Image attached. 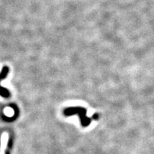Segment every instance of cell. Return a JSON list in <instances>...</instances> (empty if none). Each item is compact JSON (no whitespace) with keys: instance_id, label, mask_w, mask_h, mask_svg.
<instances>
[{"instance_id":"6da1fadb","label":"cell","mask_w":154,"mask_h":154,"mask_svg":"<svg viewBox=\"0 0 154 154\" xmlns=\"http://www.w3.org/2000/svg\"><path fill=\"white\" fill-rule=\"evenodd\" d=\"M74 113H79L80 116L81 122L83 126H87L88 124L90 123V119H88L87 117H86V110H84V108H68L67 110L64 111V114L66 116L72 115Z\"/></svg>"},{"instance_id":"7a4b0ae2","label":"cell","mask_w":154,"mask_h":154,"mask_svg":"<svg viewBox=\"0 0 154 154\" xmlns=\"http://www.w3.org/2000/svg\"><path fill=\"white\" fill-rule=\"evenodd\" d=\"M8 135L7 134H4L1 137V148H0V154H4L5 149L7 146V141H8Z\"/></svg>"},{"instance_id":"3957f363","label":"cell","mask_w":154,"mask_h":154,"mask_svg":"<svg viewBox=\"0 0 154 154\" xmlns=\"http://www.w3.org/2000/svg\"><path fill=\"white\" fill-rule=\"evenodd\" d=\"M8 72H9V69L6 66L3 67V69H2L1 73H0V80H3L4 78H6V76H7Z\"/></svg>"},{"instance_id":"277c9868","label":"cell","mask_w":154,"mask_h":154,"mask_svg":"<svg viewBox=\"0 0 154 154\" xmlns=\"http://www.w3.org/2000/svg\"><path fill=\"white\" fill-rule=\"evenodd\" d=\"M0 95L4 98H8L9 96V93L6 88L0 87Z\"/></svg>"}]
</instances>
